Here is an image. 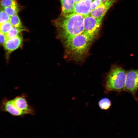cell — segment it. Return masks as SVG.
Instances as JSON below:
<instances>
[{"label": "cell", "mask_w": 138, "mask_h": 138, "mask_svg": "<svg viewBox=\"0 0 138 138\" xmlns=\"http://www.w3.org/2000/svg\"><path fill=\"white\" fill-rule=\"evenodd\" d=\"M9 22L13 27L23 28L20 18L17 14L11 16Z\"/></svg>", "instance_id": "14"}, {"label": "cell", "mask_w": 138, "mask_h": 138, "mask_svg": "<svg viewBox=\"0 0 138 138\" xmlns=\"http://www.w3.org/2000/svg\"><path fill=\"white\" fill-rule=\"evenodd\" d=\"M0 37L1 44L3 45L8 39L6 34H4L0 32Z\"/></svg>", "instance_id": "19"}, {"label": "cell", "mask_w": 138, "mask_h": 138, "mask_svg": "<svg viewBox=\"0 0 138 138\" xmlns=\"http://www.w3.org/2000/svg\"><path fill=\"white\" fill-rule=\"evenodd\" d=\"M62 6L61 14L65 15L73 13L75 3L73 0H60Z\"/></svg>", "instance_id": "10"}, {"label": "cell", "mask_w": 138, "mask_h": 138, "mask_svg": "<svg viewBox=\"0 0 138 138\" xmlns=\"http://www.w3.org/2000/svg\"><path fill=\"white\" fill-rule=\"evenodd\" d=\"M103 18H96L89 14L84 16V32L95 38L100 29Z\"/></svg>", "instance_id": "5"}, {"label": "cell", "mask_w": 138, "mask_h": 138, "mask_svg": "<svg viewBox=\"0 0 138 138\" xmlns=\"http://www.w3.org/2000/svg\"><path fill=\"white\" fill-rule=\"evenodd\" d=\"M75 3V4L78 2H79L81 1L82 0H73Z\"/></svg>", "instance_id": "20"}, {"label": "cell", "mask_w": 138, "mask_h": 138, "mask_svg": "<svg viewBox=\"0 0 138 138\" xmlns=\"http://www.w3.org/2000/svg\"><path fill=\"white\" fill-rule=\"evenodd\" d=\"M126 71L121 67L113 65L107 74L104 87L105 92L124 90Z\"/></svg>", "instance_id": "4"}, {"label": "cell", "mask_w": 138, "mask_h": 138, "mask_svg": "<svg viewBox=\"0 0 138 138\" xmlns=\"http://www.w3.org/2000/svg\"><path fill=\"white\" fill-rule=\"evenodd\" d=\"M13 27L9 21L0 24V32L6 34Z\"/></svg>", "instance_id": "15"}, {"label": "cell", "mask_w": 138, "mask_h": 138, "mask_svg": "<svg viewBox=\"0 0 138 138\" xmlns=\"http://www.w3.org/2000/svg\"><path fill=\"white\" fill-rule=\"evenodd\" d=\"M84 17L82 15L74 13L61 14L53 22L59 38L64 41L83 33Z\"/></svg>", "instance_id": "1"}, {"label": "cell", "mask_w": 138, "mask_h": 138, "mask_svg": "<svg viewBox=\"0 0 138 138\" xmlns=\"http://www.w3.org/2000/svg\"><path fill=\"white\" fill-rule=\"evenodd\" d=\"M95 38L83 32L63 41L67 57L76 61H82L87 54Z\"/></svg>", "instance_id": "2"}, {"label": "cell", "mask_w": 138, "mask_h": 138, "mask_svg": "<svg viewBox=\"0 0 138 138\" xmlns=\"http://www.w3.org/2000/svg\"><path fill=\"white\" fill-rule=\"evenodd\" d=\"M19 9L17 4L3 8L5 12L10 17L17 14Z\"/></svg>", "instance_id": "13"}, {"label": "cell", "mask_w": 138, "mask_h": 138, "mask_svg": "<svg viewBox=\"0 0 138 138\" xmlns=\"http://www.w3.org/2000/svg\"><path fill=\"white\" fill-rule=\"evenodd\" d=\"M138 90V69L127 71L124 90L135 96Z\"/></svg>", "instance_id": "6"}, {"label": "cell", "mask_w": 138, "mask_h": 138, "mask_svg": "<svg viewBox=\"0 0 138 138\" xmlns=\"http://www.w3.org/2000/svg\"><path fill=\"white\" fill-rule=\"evenodd\" d=\"M103 3H104L109 0H100Z\"/></svg>", "instance_id": "21"}, {"label": "cell", "mask_w": 138, "mask_h": 138, "mask_svg": "<svg viewBox=\"0 0 138 138\" xmlns=\"http://www.w3.org/2000/svg\"><path fill=\"white\" fill-rule=\"evenodd\" d=\"M118 0H109L97 8L91 10L89 15L96 18H103L108 10Z\"/></svg>", "instance_id": "7"}, {"label": "cell", "mask_w": 138, "mask_h": 138, "mask_svg": "<svg viewBox=\"0 0 138 138\" xmlns=\"http://www.w3.org/2000/svg\"><path fill=\"white\" fill-rule=\"evenodd\" d=\"M98 105L101 109L107 110L111 106V102L108 98L104 97L102 98L99 100Z\"/></svg>", "instance_id": "12"}, {"label": "cell", "mask_w": 138, "mask_h": 138, "mask_svg": "<svg viewBox=\"0 0 138 138\" xmlns=\"http://www.w3.org/2000/svg\"><path fill=\"white\" fill-rule=\"evenodd\" d=\"M22 43L21 36L19 34L11 39H7L3 46L7 54H9L20 47Z\"/></svg>", "instance_id": "9"}, {"label": "cell", "mask_w": 138, "mask_h": 138, "mask_svg": "<svg viewBox=\"0 0 138 138\" xmlns=\"http://www.w3.org/2000/svg\"><path fill=\"white\" fill-rule=\"evenodd\" d=\"M10 16L3 9H1L0 12V24L9 21Z\"/></svg>", "instance_id": "16"}, {"label": "cell", "mask_w": 138, "mask_h": 138, "mask_svg": "<svg viewBox=\"0 0 138 138\" xmlns=\"http://www.w3.org/2000/svg\"><path fill=\"white\" fill-rule=\"evenodd\" d=\"M103 3L100 0H93L91 4V10L98 8Z\"/></svg>", "instance_id": "18"}, {"label": "cell", "mask_w": 138, "mask_h": 138, "mask_svg": "<svg viewBox=\"0 0 138 138\" xmlns=\"http://www.w3.org/2000/svg\"><path fill=\"white\" fill-rule=\"evenodd\" d=\"M17 4L16 0H1V5L3 8Z\"/></svg>", "instance_id": "17"}, {"label": "cell", "mask_w": 138, "mask_h": 138, "mask_svg": "<svg viewBox=\"0 0 138 138\" xmlns=\"http://www.w3.org/2000/svg\"><path fill=\"white\" fill-rule=\"evenodd\" d=\"M25 30L24 28H20L13 27L6 34L8 39L15 38L19 35L22 31Z\"/></svg>", "instance_id": "11"}, {"label": "cell", "mask_w": 138, "mask_h": 138, "mask_svg": "<svg viewBox=\"0 0 138 138\" xmlns=\"http://www.w3.org/2000/svg\"><path fill=\"white\" fill-rule=\"evenodd\" d=\"M0 110L14 116L23 117L27 114L34 115L35 113L34 110L29 104L27 95L25 94L12 99L4 98L1 103Z\"/></svg>", "instance_id": "3"}, {"label": "cell", "mask_w": 138, "mask_h": 138, "mask_svg": "<svg viewBox=\"0 0 138 138\" xmlns=\"http://www.w3.org/2000/svg\"><path fill=\"white\" fill-rule=\"evenodd\" d=\"M94 0H82L75 4L73 13L85 16L89 15L91 11V5Z\"/></svg>", "instance_id": "8"}]
</instances>
